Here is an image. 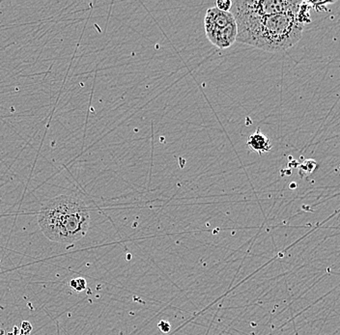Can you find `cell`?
I'll return each mask as SVG.
<instances>
[{
    "label": "cell",
    "mask_w": 340,
    "mask_h": 335,
    "mask_svg": "<svg viewBox=\"0 0 340 335\" xmlns=\"http://www.w3.org/2000/svg\"><path fill=\"white\" fill-rule=\"evenodd\" d=\"M298 12L236 19V41L269 52L284 51L302 37L304 24L298 18Z\"/></svg>",
    "instance_id": "6da1fadb"
},
{
    "label": "cell",
    "mask_w": 340,
    "mask_h": 335,
    "mask_svg": "<svg viewBox=\"0 0 340 335\" xmlns=\"http://www.w3.org/2000/svg\"><path fill=\"white\" fill-rule=\"evenodd\" d=\"M38 224L49 241L73 243L84 238L88 231L89 209L83 200L76 196H56L43 206Z\"/></svg>",
    "instance_id": "7a4b0ae2"
},
{
    "label": "cell",
    "mask_w": 340,
    "mask_h": 335,
    "mask_svg": "<svg viewBox=\"0 0 340 335\" xmlns=\"http://www.w3.org/2000/svg\"><path fill=\"white\" fill-rule=\"evenodd\" d=\"M205 34L209 41L218 48H228L237 40L236 19L230 12L209 8L204 19Z\"/></svg>",
    "instance_id": "3957f363"
},
{
    "label": "cell",
    "mask_w": 340,
    "mask_h": 335,
    "mask_svg": "<svg viewBox=\"0 0 340 335\" xmlns=\"http://www.w3.org/2000/svg\"><path fill=\"white\" fill-rule=\"evenodd\" d=\"M302 3L289 0H236L232 1L229 12L235 19L258 18L281 13H297Z\"/></svg>",
    "instance_id": "277c9868"
},
{
    "label": "cell",
    "mask_w": 340,
    "mask_h": 335,
    "mask_svg": "<svg viewBox=\"0 0 340 335\" xmlns=\"http://www.w3.org/2000/svg\"><path fill=\"white\" fill-rule=\"evenodd\" d=\"M247 146L251 150L257 152L259 155H263L264 153L269 152L272 149V144L268 137L262 133L260 130H257L254 133H252L246 142Z\"/></svg>",
    "instance_id": "5b68a950"
},
{
    "label": "cell",
    "mask_w": 340,
    "mask_h": 335,
    "mask_svg": "<svg viewBox=\"0 0 340 335\" xmlns=\"http://www.w3.org/2000/svg\"><path fill=\"white\" fill-rule=\"evenodd\" d=\"M70 287L75 290L76 292H82L84 291L85 289L87 288V282L84 278L82 277H76V278H73L70 281Z\"/></svg>",
    "instance_id": "8992f818"
},
{
    "label": "cell",
    "mask_w": 340,
    "mask_h": 335,
    "mask_svg": "<svg viewBox=\"0 0 340 335\" xmlns=\"http://www.w3.org/2000/svg\"><path fill=\"white\" fill-rule=\"evenodd\" d=\"M217 5V9L223 11V12H229V10L231 8L232 5V1L230 0H217L216 2Z\"/></svg>",
    "instance_id": "52a82bcc"
},
{
    "label": "cell",
    "mask_w": 340,
    "mask_h": 335,
    "mask_svg": "<svg viewBox=\"0 0 340 335\" xmlns=\"http://www.w3.org/2000/svg\"><path fill=\"white\" fill-rule=\"evenodd\" d=\"M158 326H159V328H160V330L162 333H168L171 330V325H170L169 322H167V321L162 320L159 323Z\"/></svg>",
    "instance_id": "ba28073f"
}]
</instances>
